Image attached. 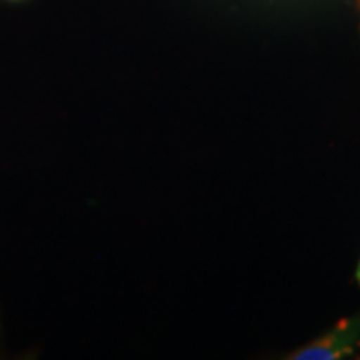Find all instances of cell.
Instances as JSON below:
<instances>
[{"label":"cell","instance_id":"obj_2","mask_svg":"<svg viewBox=\"0 0 360 360\" xmlns=\"http://www.w3.org/2000/svg\"><path fill=\"white\" fill-rule=\"evenodd\" d=\"M355 277H357V282L360 285V260H359V265H357V272H355Z\"/></svg>","mask_w":360,"mask_h":360},{"label":"cell","instance_id":"obj_1","mask_svg":"<svg viewBox=\"0 0 360 360\" xmlns=\"http://www.w3.org/2000/svg\"><path fill=\"white\" fill-rule=\"evenodd\" d=\"M360 344V315L332 328L290 355L294 360H339L354 352Z\"/></svg>","mask_w":360,"mask_h":360}]
</instances>
